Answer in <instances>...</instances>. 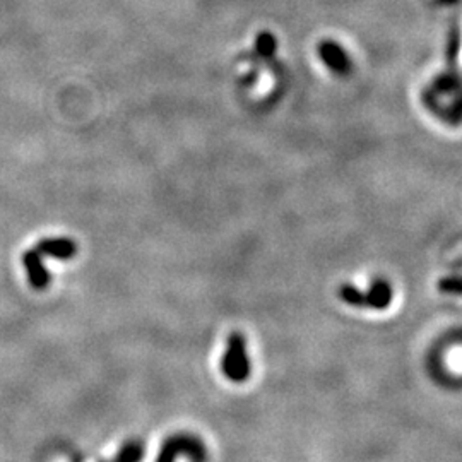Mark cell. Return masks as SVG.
<instances>
[{
	"instance_id": "obj_1",
	"label": "cell",
	"mask_w": 462,
	"mask_h": 462,
	"mask_svg": "<svg viewBox=\"0 0 462 462\" xmlns=\"http://www.w3.org/2000/svg\"><path fill=\"white\" fill-rule=\"evenodd\" d=\"M337 296L349 307L385 310L394 300V288L385 279H375L367 289H360L353 285H342L337 289Z\"/></svg>"
},
{
	"instance_id": "obj_2",
	"label": "cell",
	"mask_w": 462,
	"mask_h": 462,
	"mask_svg": "<svg viewBox=\"0 0 462 462\" xmlns=\"http://www.w3.org/2000/svg\"><path fill=\"white\" fill-rule=\"evenodd\" d=\"M221 370L223 375L234 383L245 382L250 377V360H248L247 341H245L244 334H230L225 355L221 360Z\"/></svg>"
},
{
	"instance_id": "obj_3",
	"label": "cell",
	"mask_w": 462,
	"mask_h": 462,
	"mask_svg": "<svg viewBox=\"0 0 462 462\" xmlns=\"http://www.w3.org/2000/svg\"><path fill=\"white\" fill-rule=\"evenodd\" d=\"M22 264H24L29 285H31L33 288L40 289V292L48 288V285H50V273L45 269V266L42 264V255H40L35 248L22 253Z\"/></svg>"
},
{
	"instance_id": "obj_4",
	"label": "cell",
	"mask_w": 462,
	"mask_h": 462,
	"mask_svg": "<svg viewBox=\"0 0 462 462\" xmlns=\"http://www.w3.org/2000/svg\"><path fill=\"white\" fill-rule=\"evenodd\" d=\"M319 55L320 58H322V62L326 63L330 70H334V74H339V76H344V74H348V70L351 69V62H349L348 55H346L344 50L336 43H320Z\"/></svg>"
},
{
	"instance_id": "obj_5",
	"label": "cell",
	"mask_w": 462,
	"mask_h": 462,
	"mask_svg": "<svg viewBox=\"0 0 462 462\" xmlns=\"http://www.w3.org/2000/svg\"><path fill=\"white\" fill-rule=\"evenodd\" d=\"M35 250L40 255H48L54 257V259H72L77 253V245L76 241L70 240V238H45L35 247Z\"/></svg>"
},
{
	"instance_id": "obj_6",
	"label": "cell",
	"mask_w": 462,
	"mask_h": 462,
	"mask_svg": "<svg viewBox=\"0 0 462 462\" xmlns=\"http://www.w3.org/2000/svg\"><path fill=\"white\" fill-rule=\"evenodd\" d=\"M438 292L443 294H454V296H462V278L457 276H449L442 278L437 285Z\"/></svg>"
},
{
	"instance_id": "obj_7",
	"label": "cell",
	"mask_w": 462,
	"mask_h": 462,
	"mask_svg": "<svg viewBox=\"0 0 462 462\" xmlns=\"http://www.w3.org/2000/svg\"><path fill=\"white\" fill-rule=\"evenodd\" d=\"M259 51L264 55H271L274 51V42L269 35H264L259 38Z\"/></svg>"
}]
</instances>
